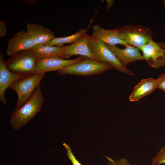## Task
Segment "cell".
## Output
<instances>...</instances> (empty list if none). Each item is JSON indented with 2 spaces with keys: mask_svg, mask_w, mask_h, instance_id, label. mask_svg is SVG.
<instances>
[{
  "mask_svg": "<svg viewBox=\"0 0 165 165\" xmlns=\"http://www.w3.org/2000/svg\"><path fill=\"white\" fill-rule=\"evenodd\" d=\"M163 3H164V7L165 8V0H163Z\"/></svg>",
  "mask_w": 165,
  "mask_h": 165,
  "instance_id": "cell-25",
  "label": "cell"
},
{
  "mask_svg": "<svg viewBox=\"0 0 165 165\" xmlns=\"http://www.w3.org/2000/svg\"><path fill=\"white\" fill-rule=\"evenodd\" d=\"M64 46L38 45L31 49L37 55V58L58 57L64 59Z\"/></svg>",
  "mask_w": 165,
  "mask_h": 165,
  "instance_id": "cell-16",
  "label": "cell"
},
{
  "mask_svg": "<svg viewBox=\"0 0 165 165\" xmlns=\"http://www.w3.org/2000/svg\"><path fill=\"white\" fill-rule=\"evenodd\" d=\"M163 163H165V145L160 149L152 161V165H161Z\"/></svg>",
  "mask_w": 165,
  "mask_h": 165,
  "instance_id": "cell-18",
  "label": "cell"
},
{
  "mask_svg": "<svg viewBox=\"0 0 165 165\" xmlns=\"http://www.w3.org/2000/svg\"><path fill=\"white\" fill-rule=\"evenodd\" d=\"M44 104L40 86H38L31 97L20 108L13 111L10 123L18 130L31 120L41 110Z\"/></svg>",
  "mask_w": 165,
  "mask_h": 165,
  "instance_id": "cell-1",
  "label": "cell"
},
{
  "mask_svg": "<svg viewBox=\"0 0 165 165\" xmlns=\"http://www.w3.org/2000/svg\"><path fill=\"white\" fill-rule=\"evenodd\" d=\"M156 88H157L156 79L152 78L143 79L134 87L129 96V99L132 102L138 101L150 94Z\"/></svg>",
  "mask_w": 165,
  "mask_h": 165,
  "instance_id": "cell-15",
  "label": "cell"
},
{
  "mask_svg": "<svg viewBox=\"0 0 165 165\" xmlns=\"http://www.w3.org/2000/svg\"><path fill=\"white\" fill-rule=\"evenodd\" d=\"M106 45L125 67L130 63L137 61L144 60L143 56L140 53V49L133 46L127 44L125 48L121 49L116 45Z\"/></svg>",
  "mask_w": 165,
  "mask_h": 165,
  "instance_id": "cell-11",
  "label": "cell"
},
{
  "mask_svg": "<svg viewBox=\"0 0 165 165\" xmlns=\"http://www.w3.org/2000/svg\"><path fill=\"white\" fill-rule=\"evenodd\" d=\"M45 74L22 75L9 87L16 93L18 100L15 109L21 107L31 97L44 77Z\"/></svg>",
  "mask_w": 165,
  "mask_h": 165,
  "instance_id": "cell-3",
  "label": "cell"
},
{
  "mask_svg": "<svg viewBox=\"0 0 165 165\" xmlns=\"http://www.w3.org/2000/svg\"><path fill=\"white\" fill-rule=\"evenodd\" d=\"M156 80L157 88L165 92V73L160 75Z\"/></svg>",
  "mask_w": 165,
  "mask_h": 165,
  "instance_id": "cell-21",
  "label": "cell"
},
{
  "mask_svg": "<svg viewBox=\"0 0 165 165\" xmlns=\"http://www.w3.org/2000/svg\"><path fill=\"white\" fill-rule=\"evenodd\" d=\"M10 56L5 63L12 72L22 75L37 73L35 64L37 57L32 49L20 51Z\"/></svg>",
  "mask_w": 165,
  "mask_h": 165,
  "instance_id": "cell-2",
  "label": "cell"
},
{
  "mask_svg": "<svg viewBox=\"0 0 165 165\" xmlns=\"http://www.w3.org/2000/svg\"><path fill=\"white\" fill-rule=\"evenodd\" d=\"M106 2H107L106 10L108 9L114 5V2L113 0H107Z\"/></svg>",
  "mask_w": 165,
  "mask_h": 165,
  "instance_id": "cell-23",
  "label": "cell"
},
{
  "mask_svg": "<svg viewBox=\"0 0 165 165\" xmlns=\"http://www.w3.org/2000/svg\"><path fill=\"white\" fill-rule=\"evenodd\" d=\"M7 31L5 23L0 21V37H4L6 35Z\"/></svg>",
  "mask_w": 165,
  "mask_h": 165,
  "instance_id": "cell-22",
  "label": "cell"
},
{
  "mask_svg": "<svg viewBox=\"0 0 165 165\" xmlns=\"http://www.w3.org/2000/svg\"><path fill=\"white\" fill-rule=\"evenodd\" d=\"M89 43L95 60L108 63L116 70L130 75L133 73L124 67L114 53L102 41L97 40L89 35Z\"/></svg>",
  "mask_w": 165,
  "mask_h": 165,
  "instance_id": "cell-6",
  "label": "cell"
},
{
  "mask_svg": "<svg viewBox=\"0 0 165 165\" xmlns=\"http://www.w3.org/2000/svg\"><path fill=\"white\" fill-rule=\"evenodd\" d=\"M113 68L108 63L86 58L82 61L62 68L57 72L61 75L69 74L88 76L100 74Z\"/></svg>",
  "mask_w": 165,
  "mask_h": 165,
  "instance_id": "cell-4",
  "label": "cell"
},
{
  "mask_svg": "<svg viewBox=\"0 0 165 165\" xmlns=\"http://www.w3.org/2000/svg\"><path fill=\"white\" fill-rule=\"evenodd\" d=\"M67 152V156L68 159L71 162L72 165H82L77 159L74 155L70 147L66 143H63Z\"/></svg>",
  "mask_w": 165,
  "mask_h": 165,
  "instance_id": "cell-19",
  "label": "cell"
},
{
  "mask_svg": "<svg viewBox=\"0 0 165 165\" xmlns=\"http://www.w3.org/2000/svg\"><path fill=\"white\" fill-rule=\"evenodd\" d=\"M79 55L86 58L95 60L94 53L90 47L89 35L85 34L75 42L65 46L64 58Z\"/></svg>",
  "mask_w": 165,
  "mask_h": 165,
  "instance_id": "cell-9",
  "label": "cell"
},
{
  "mask_svg": "<svg viewBox=\"0 0 165 165\" xmlns=\"http://www.w3.org/2000/svg\"><path fill=\"white\" fill-rule=\"evenodd\" d=\"M144 60L152 68H158L165 64V43L152 40L140 49Z\"/></svg>",
  "mask_w": 165,
  "mask_h": 165,
  "instance_id": "cell-7",
  "label": "cell"
},
{
  "mask_svg": "<svg viewBox=\"0 0 165 165\" xmlns=\"http://www.w3.org/2000/svg\"><path fill=\"white\" fill-rule=\"evenodd\" d=\"M87 29L81 28L77 32L70 36L63 37H55L46 45L51 46H62L65 44L73 43L79 39L85 34Z\"/></svg>",
  "mask_w": 165,
  "mask_h": 165,
  "instance_id": "cell-17",
  "label": "cell"
},
{
  "mask_svg": "<svg viewBox=\"0 0 165 165\" xmlns=\"http://www.w3.org/2000/svg\"><path fill=\"white\" fill-rule=\"evenodd\" d=\"M105 157L108 160V165H128L130 163L125 158L114 160L108 156Z\"/></svg>",
  "mask_w": 165,
  "mask_h": 165,
  "instance_id": "cell-20",
  "label": "cell"
},
{
  "mask_svg": "<svg viewBox=\"0 0 165 165\" xmlns=\"http://www.w3.org/2000/svg\"><path fill=\"white\" fill-rule=\"evenodd\" d=\"M128 165H138L135 164H131L130 163H129Z\"/></svg>",
  "mask_w": 165,
  "mask_h": 165,
  "instance_id": "cell-24",
  "label": "cell"
},
{
  "mask_svg": "<svg viewBox=\"0 0 165 165\" xmlns=\"http://www.w3.org/2000/svg\"><path fill=\"white\" fill-rule=\"evenodd\" d=\"M118 35L127 44L139 49L152 40L151 30L139 25H127L118 28Z\"/></svg>",
  "mask_w": 165,
  "mask_h": 165,
  "instance_id": "cell-5",
  "label": "cell"
},
{
  "mask_svg": "<svg viewBox=\"0 0 165 165\" xmlns=\"http://www.w3.org/2000/svg\"><path fill=\"white\" fill-rule=\"evenodd\" d=\"M35 45L34 40L27 32L20 31L8 42L6 53L11 56L20 51L31 49Z\"/></svg>",
  "mask_w": 165,
  "mask_h": 165,
  "instance_id": "cell-10",
  "label": "cell"
},
{
  "mask_svg": "<svg viewBox=\"0 0 165 165\" xmlns=\"http://www.w3.org/2000/svg\"><path fill=\"white\" fill-rule=\"evenodd\" d=\"M22 75L13 73L6 67L2 53H0V101L4 105L7 104L5 92L18 78Z\"/></svg>",
  "mask_w": 165,
  "mask_h": 165,
  "instance_id": "cell-13",
  "label": "cell"
},
{
  "mask_svg": "<svg viewBox=\"0 0 165 165\" xmlns=\"http://www.w3.org/2000/svg\"><path fill=\"white\" fill-rule=\"evenodd\" d=\"M27 32L34 40L35 45H46L54 37V33L42 25L28 24Z\"/></svg>",
  "mask_w": 165,
  "mask_h": 165,
  "instance_id": "cell-14",
  "label": "cell"
},
{
  "mask_svg": "<svg viewBox=\"0 0 165 165\" xmlns=\"http://www.w3.org/2000/svg\"><path fill=\"white\" fill-rule=\"evenodd\" d=\"M93 31L91 36L107 45L113 46L119 44L126 46L128 44L120 39L118 35V28L106 29L98 24L93 26Z\"/></svg>",
  "mask_w": 165,
  "mask_h": 165,
  "instance_id": "cell-12",
  "label": "cell"
},
{
  "mask_svg": "<svg viewBox=\"0 0 165 165\" xmlns=\"http://www.w3.org/2000/svg\"><path fill=\"white\" fill-rule=\"evenodd\" d=\"M86 57L80 56L72 59H65L58 57L37 58L35 67L37 72L40 74L58 71L65 67L82 61Z\"/></svg>",
  "mask_w": 165,
  "mask_h": 165,
  "instance_id": "cell-8",
  "label": "cell"
}]
</instances>
